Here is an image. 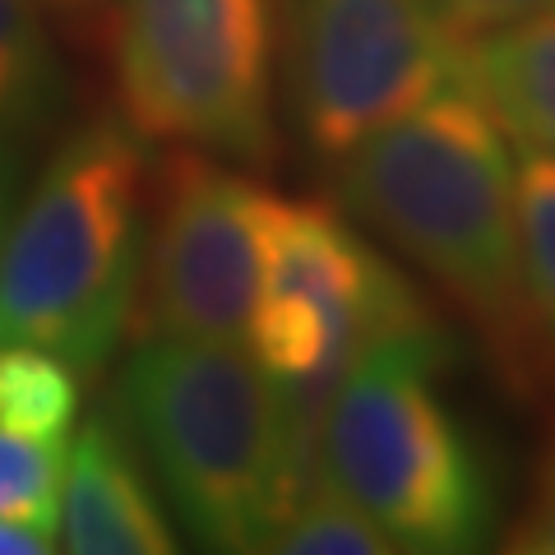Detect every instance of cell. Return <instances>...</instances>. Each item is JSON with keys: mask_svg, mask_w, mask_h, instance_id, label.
Masks as SVG:
<instances>
[{"mask_svg": "<svg viewBox=\"0 0 555 555\" xmlns=\"http://www.w3.org/2000/svg\"><path fill=\"white\" fill-rule=\"evenodd\" d=\"M334 171L347 214L403 250L528 393L546 347L524 283L518 149L473 75L366 134Z\"/></svg>", "mask_w": 555, "mask_h": 555, "instance_id": "cell-1", "label": "cell"}, {"mask_svg": "<svg viewBox=\"0 0 555 555\" xmlns=\"http://www.w3.org/2000/svg\"><path fill=\"white\" fill-rule=\"evenodd\" d=\"M120 408L204 551H269L320 477V444L241 343L149 334L120 371Z\"/></svg>", "mask_w": 555, "mask_h": 555, "instance_id": "cell-2", "label": "cell"}, {"mask_svg": "<svg viewBox=\"0 0 555 555\" xmlns=\"http://www.w3.org/2000/svg\"><path fill=\"white\" fill-rule=\"evenodd\" d=\"M449 338L436 320L375 334L324 408L320 473L366 509L393 551L467 555L500 528V481L440 389Z\"/></svg>", "mask_w": 555, "mask_h": 555, "instance_id": "cell-3", "label": "cell"}, {"mask_svg": "<svg viewBox=\"0 0 555 555\" xmlns=\"http://www.w3.org/2000/svg\"><path fill=\"white\" fill-rule=\"evenodd\" d=\"M144 134L89 120L51 153L0 246V343L56 352L98 375L144 278Z\"/></svg>", "mask_w": 555, "mask_h": 555, "instance_id": "cell-4", "label": "cell"}, {"mask_svg": "<svg viewBox=\"0 0 555 555\" xmlns=\"http://www.w3.org/2000/svg\"><path fill=\"white\" fill-rule=\"evenodd\" d=\"M116 79L144 139L214 158H273L269 0H120Z\"/></svg>", "mask_w": 555, "mask_h": 555, "instance_id": "cell-5", "label": "cell"}, {"mask_svg": "<svg viewBox=\"0 0 555 555\" xmlns=\"http://www.w3.org/2000/svg\"><path fill=\"white\" fill-rule=\"evenodd\" d=\"M426 315L416 292L334 208L273 204L264 297L246 347L310 422H324L334 379L375 334Z\"/></svg>", "mask_w": 555, "mask_h": 555, "instance_id": "cell-6", "label": "cell"}, {"mask_svg": "<svg viewBox=\"0 0 555 555\" xmlns=\"http://www.w3.org/2000/svg\"><path fill=\"white\" fill-rule=\"evenodd\" d=\"M467 75L473 42L436 0H292V112L328 167Z\"/></svg>", "mask_w": 555, "mask_h": 555, "instance_id": "cell-7", "label": "cell"}, {"mask_svg": "<svg viewBox=\"0 0 555 555\" xmlns=\"http://www.w3.org/2000/svg\"><path fill=\"white\" fill-rule=\"evenodd\" d=\"M278 195L214 153L171 158L149 246V328L246 347L269 273Z\"/></svg>", "mask_w": 555, "mask_h": 555, "instance_id": "cell-8", "label": "cell"}, {"mask_svg": "<svg viewBox=\"0 0 555 555\" xmlns=\"http://www.w3.org/2000/svg\"><path fill=\"white\" fill-rule=\"evenodd\" d=\"M61 546L69 555H167L177 528L149 486L116 416L93 412L69 440L61 500Z\"/></svg>", "mask_w": 555, "mask_h": 555, "instance_id": "cell-9", "label": "cell"}, {"mask_svg": "<svg viewBox=\"0 0 555 555\" xmlns=\"http://www.w3.org/2000/svg\"><path fill=\"white\" fill-rule=\"evenodd\" d=\"M473 83L514 144L555 158V5L473 42Z\"/></svg>", "mask_w": 555, "mask_h": 555, "instance_id": "cell-10", "label": "cell"}, {"mask_svg": "<svg viewBox=\"0 0 555 555\" xmlns=\"http://www.w3.org/2000/svg\"><path fill=\"white\" fill-rule=\"evenodd\" d=\"M65 112V65L38 0H0V144L28 149Z\"/></svg>", "mask_w": 555, "mask_h": 555, "instance_id": "cell-11", "label": "cell"}, {"mask_svg": "<svg viewBox=\"0 0 555 555\" xmlns=\"http://www.w3.org/2000/svg\"><path fill=\"white\" fill-rule=\"evenodd\" d=\"M79 412V371L56 352L0 343V426L20 436H69Z\"/></svg>", "mask_w": 555, "mask_h": 555, "instance_id": "cell-12", "label": "cell"}, {"mask_svg": "<svg viewBox=\"0 0 555 555\" xmlns=\"http://www.w3.org/2000/svg\"><path fill=\"white\" fill-rule=\"evenodd\" d=\"M65 473H69V436L47 440L0 426V524H20L56 542Z\"/></svg>", "mask_w": 555, "mask_h": 555, "instance_id": "cell-13", "label": "cell"}, {"mask_svg": "<svg viewBox=\"0 0 555 555\" xmlns=\"http://www.w3.org/2000/svg\"><path fill=\"white\" fill-rule=\"evenodd\" d=\"M518 149V241H524V283L537 338L555 361V158Z\"/></svg>", "mask_w": 555, "mask_h": 555, "instance_id": "cell-14", "label": "cell"}, {"mask_svg": "<svg viewBox=\"0 0 555 555\" xmlns=\"http://www.w3.org/2000/svg\"><path fill=\"white\" fill-rule=\"evenodd\" d=\"M269 551L283 555H393V542L379 524L357 509L324 473L306 486V495L292 505L283 528L273 532Z\"/></svg>", "mask_w": 555, "mask_h": 555, "instance_id": "cell-15", "label": "cell"}, {"mask_svg": "<svg viewBox=\"0 0 555 555\" xmlns=\"http://www.w3.org/2000/svg\"><path fill=\"white\" fill-rule=\"evenodd\" d=\"M436 5L444 10V20L454 24L467 42H477V38H491L500 28L532 20L537 10L555 5V0H436Z\"/></svg>", "mask_w": 555, "mask_h": 555, "instance_id": "cell-16", "label": "cell"}, {"mask_svg": "<svg viewBox=\"0 0 555 555\" xmlns=\"http://www.w3.org/2000/svg\"><path fill=\"white\" fill-rule=\"evenodd\" d=\"M509 546L524 555H555V440L546 449V463H542V473H537L532 500H528L524 518H518Z\"/></svg>", "mask_w": 555, "mask_h": 555, "instance_id": "cell-17", "label": "cell"}, {"mask_svg": "<svg viewBox=\"0 0 555 555\" xmlns=\"http://www.w3.org/2000/svg\"><path fill=\"white\" fill-rule=\"evenodd\" d=\"M24 167H28V149H20V144H0V246H5L10 218H14V208H20Z\"/></svg>", "mask_w": 555, "mask_h": 555, "instance_id": "cell-18", "label": "cell"}, {"mask_svg": "<svg viewBox=\"0 0 555 555\" xmlns=\"http://www.w3.org/2000/svg\"><path fill=\"white\" fill-rule=\"evenodd\" d=\"M56 551V542L33 528H20V524H0V555H47Z\"/></svg>", "mask_w": 555, "mask_h": 555, "instance_id": "cell-19", "label": "cell"}]
</instances>
